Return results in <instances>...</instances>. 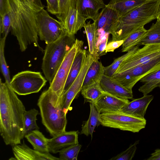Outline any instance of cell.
Returning a JSON list of instances; mask_svg holds the SVG:
<instances>
[{
	"instance_id": "cell-1",
	"label": "cell",
	"mask_w": 160,
	"mask_h": 160,
	"mask_svg": "<svg viewBox=\"0 0 160 160\" xmlns=\"http://www.w3.org/2000/svg\"><path fill=\"white\" fill-rule=\"evenodd\" d=\"M10 17L12 33L16 37L21 52L32 44L42 52L39 45L37 16L44 9L41 0H8Z\"/></svg>"
},
{
	"instance_id": "cell-2",
	"label": "cell",
	"mask_w": 160,
	"mask_h": 160,
	"mask_svg": "<svg viewBox=\"0 0 160 160\" xmlns=\"http://www.w3.org/2000/svg\"><path fill=\"white\" fill-rule=\"evenodd\" d=\"M10 84L0 80V133L6 145L21 144L25 108Z\"/></svg>"
},
{
	"instance_id": "cell-3",
	"label": "cell",
	"mask_w": 160,
	"mask_h": 160,
	"mask_svg": "<svg viewBox=\"0 0 160 160\" xmlns=\"http://www.w3.org/2000/svg\"><path fill=\"white\" fill-rule=\"evenodd\" d=\"M159 0H147L144 3L119 18L109 33L112 41L123 40L130 34L157 19Z\"/></svg>"
},
{
	"instance_id": "cell-4",
	"label": "cell",
	"mask_w": 160,
	"mask_h": 160,
	"mask_svg": "<svg viewBox=\"0 0 160 160\" xmlns=\"http://www.w3.org/2000/svg\"><path fill=\"white\" fill-rule=\"evenodd\" d=\"M37 105L42 123L51 136L66 131L67 120L63 107V95L59 96L49 88L42 92Z\"/></svg>"
},
{
	"instance_id": "cell-5",
	"label": "cell",
	"mask_w": 160,
	"mask_h": 160,
	"mask_svg": "<svg viewBox=\"0 0 160 160\" xmlns=\"http://www.w3.org/2000/svg\"><path fill=\"white\" fill-rule=\"evenodd\" d=\"M75 40L74 35H70L65 32L56 41L47 44L42 59V69L50 84Z\"/></svg>"
},
{
	"instance_id": "cell-6",
	"label": "cell",
	"mask_w": 160,
	"mask_h": 160,
	"mask_svg": "<svg viewBox=\"0 0 160 160\" xmlns=\"http://www.w3.org/2000/svg\"><path fill=\"white\" fill-rule=\"evenodd\" d=\"M100 124L104 127L117 128L133 133L145 128L146 120L121 111L100 113Z\"/></svg>"
},
{
	"instance_id": "cell-7",
	"label": "cell",
	"mask_w": 160,
	"mask_h": 160,
	"mask_svg": "<svg viewBox=\"0 0 160 160\" xmlns=\"http://www.w3.org/2000/svg\"><path fill=\"white\" fill-rule=\"evenodd\" d=\"M47 81L40 72L26 70L14 76L10 84L16 93L20 95H26L38 92Z\"/></svg>"
},
{
	"instance_id": "cell-8",
	"label": "cell",
	"mask_w": 160,
	"mask_h": 160,
	"mask_svg": "<svg viewBox=\"0 0 160 160\" xmlns=\"http://www.w3.org/2000/svg\"><path fill=\"white\" fill-rule=\"evenodd\" d=\"M160 69V56L141 65L135 67L123 73L114 75L112 79L128 89L146 75Z\"/></svg>"
},
{
	"instance_id": "cell-9",
	"label": "cell",
	"mask_w": 160,
	"mask_h": 160,
	"mask_svg": "<svg viewBox=\"0 0 160 160\" xmlns=\"http://www.w3.org/2000/svg\"><path fill=\"white\" fill-rule=\"evenodd\" d=\"M37 28L40 39L46 44L56 41L66 32L62 23L51 17L44 9L38 14Z\"/></svg>"
},
{
	"instance_id": "cell-10",
	"label": "cell",
	"mask_w": 160,
	"mask_h": 160,
	"mask_svg": "<svg viewBox=\"0 0 160 160\" xmlns=\"http://www.w3.org/2000/svg\"><path fill=\"white\" fill-rule=\"evenodd\" d=\"M83 42L78 39L65 55L49 88L58 95H63L64 87L72 63L78 52L83 48Z\"/></svg>"
},
{
	"instance_id": "cell-11",
	"label": "cell",
	"mask_w": 160,
	"mask_h": 160,
	"mask_svg": "<svg viewBox=\"0 0 160 160\" xmlns=\"http://www.w3.org/2000/svg\"><path fill=\"white\" fill-rule=\"evenodd\" d=\"M160 56V44L144 45L125 58L121 63L114 75L123 73Z\"/></svg>"
},
{
	"instance_id": "cell-12",
	"label": "cell",
	"mask_w": 160,
	"mask_h": 160,
	"mask_svg": "<svg viewBox=\"0 0 160 160\" xmlns=\"http://www.w3.org/2000/svg\"><path fill=\"white\" fill-rule=\"evenodd\" d=\"M96 57L88 51L78 76L63 94V109L67 113L71 110V105L73 100L78 95L82 88L87 72L92 63Z\"/></svg>"
},
{
	"instance_id": "cell-13",
	"label": "cell",
	"mask_w": 160,
	"mask_h": 160,
	"mask_svg": "<svg viewBox=\"0 0 160 160\" xmlns=\"http://www.w3.org/2000/svg\"><path fill=\"white\" fill-rule=\"evenodd\" d=\"M129 102L128 99L120 98L104 91L94 105L100 113H102L120 111Z\"/></svg>"
},
{
	"instance_id": "cell-14",
	"label": "cell",
	"mask_w": 160,
	"mask_h": 160,
	"mask_svg": "<svg viewBox=\"0 0 160 160\" xmlns=\"http://www.w3.org/2000/svg\"><path fill=\"white\" fill-rule=\"evenodd\" d=\"M78 131H65L48 139L49 152L55 154L69 146L79 143Z\"/></svg>"
},
{
	"instance_id": "cell-15",
	"label": "cell",
	"mask_w": 160,
	"mask_h": 160,
	"mask_svg": "<svg viewBox=\"0 0 160 160\" xmlns=\"http://www.w3.org/2000/svg\"><path fill=\"white\" fill-rule=\"evenodd\" d=\"M12 150L15 158L18 160H60L49 153H43L32 149L24 143L13 146Z\"/></svg>"
},
{
	"instance_id": "cell-16",
	"label": "cell",
	"mask_w": 160,
	"mask_h": 160,
	"mask_svg": "<svg viewBox=\"0 0 160 160\" xmlns=\"http://www.w3.org/2000/svg\"><path fill=\"white\" fill-rule=\"evenodd\" d=\"M87 20L78 11L76 4L71 5L63 24L66 33L70 35H75L84 27Z\"/></svg>"
},
{
	"instance_id": "cell-17",
	"label": "cell",
	"mask_w": 160,
	"mask_h": 160,
	"mask_svg": "<svg viewBox=\"0 0 160 160\" xmlns=\"http://www.w3.org/2000/svg\"><path fill=\"white\" fill-rule=\"evenodd\" d=\"M106 5L103 0H77L76 8L79 12L87 19L96 21L99 10Z\"/></svg>"
},
{
	"instance_id": "cell-18",
	"label": "cell",
	"mask_w": 160,
	"mask_h": 160,
	"mask_svg": "<svg viewBox=\"0 0 160 160\" xmlns=\"http://www.w3.org/2000/svg\"><path fill=\"white\" fill-rule=\"evenodd\" d=\"M100 84L105 92L120 98L133 99L132 90L112 80L111 77L103 74L100 80Z\"/></svg>"
},
{
	"instance_id": "cell-19",
	"label": "cell",
	"mask_w": 160,
	"mask_h": 160,
	"mask_svg": "<svg viewBox=\"0 0 160 160\" xmlns=\"http://www.w3.org/2000/svg\"><path fill=\"white\" fill-rule=\"evenodd\" d=\"M153 98L152 95H143L141 98L129 102L120 111L137 117L143 118L148 107Z\"/></svg>"
},
{
	"instance_id": "cell-20",
	"label": "cell",
	"mask_w": 160,
	"mask_h": 160,
	"mask_svg": "<svg viewBox=\"0 0 160 160\" xmlns=\"http://www.w3.org/2000/svg\"><path fill=\"white\" fill-rule=\"evenodd\" d=\"M119 18L114 10L106 5L99 13L96 21L97 30H102L109 33Z\"/></svg>"
},
{
	"instance_id": "cell-21",
	"label": "cell",
	"mask_w": 160,
	"mask_h": 160,
	"mask_svg": "<svg viewBox=\"0 0 160 160\" xmlns=\"http://www.w3.org/2000/svg\"><path fill=\"white\" fill-rule=\"evenodd\" d=\"M147 0H111L107 5L114 10L119 17L144 3Z\"/></svg>"
},
{
	"instance_id": "cell-22",
	"label": "cell",
	"mask_w": 160,
	"mask_h": 160,
	"mask_svg": "<svg viewBox=\"0 0 160 160\" xmlns=\"http://www.w3.org/2000/svg\"><path fill=\"white\" fill-rule=\"evenodd\" d=\"M88 51L83 48L77 53L72 63L64 90V93L70 87L79 72Z\"/></svg>"
},
{
	"instance_id": "cell-23",
	"label": "cell",
	"mask_w": 160,
	"mask_h": 160,
	"mask_svg": "<svg viewBox=\"0 0 160 160\" xmlns=\"http://www.w3.org/2000/svg\"><path fill=\"white\" fill-rule=\"evenodd\" d=\"M24 137L31 143L34 150L42 153H49L48 145V139L38 130L30 132Z\"/></svg>"
},
{
	"instance_id": "cell-24",
	"label": "cell",
	"mask_w": 160,
	"mask_h": 160,
	"mask_svg": "<svg viewBox=\"0 0 160 160\" xmlns=\"http://www.w3.org/2000/svg\"><path fill=\"white\" fill-rule=\"evenodd\" d=\"M90 107L89 117L87 121L83 123L80 134L87 136L90 135L92 138L95 128L100 124V113L97 110L93 104L90 103Z\"/></svg>"
},
{
	"instance_id": "cell-25",
	"label": "cell",
	"mask_w": 160,
	"mask_h": 160,
	"mask_svg": "<svg viewBox=\"0 0 160 160\" xmlns=\"http://www.w3.org/2000/svg\"><path fill=\"white\" fill-rule=\"evenodd\" d=\"M104 91L98 80L83 87L81 94L84 98V102L94 104L102 94Z\"/></svg>"
},
{
	"instance_id": "cell-26",
	"label": "cell",
	"mask_w": 160,
	"mask_h": 160,
	"mask_svg": "<svg viewBox=\"0 0 160 160\" xmlns=\"http://www.w3.org/2000/svg\"><path fill=\"white\" fill-rule=\"evenodd\" d=\"M87 36L89 53L98 59L97 50L98 35L96 21L92 23L90 21L86 23L83 27Z\"/></svg>"
},
{
	"instance_id": "cell-27",
	"label": "cell",
	"mask_w": 160,
	"mask_h": 160,
	"mask_svg": "<svg viewBox=\"0 0 160 160\" xmlns=\"http://www.w3.org/2000/svg\"><path fill=\"white\" fill-rule=\"evenodd\" d=\"M98 59L95 58L90 66L86 75L82 87L100 80L104 74V67Z\"/></svg>"
},
{
	"instance_id": "cell-28",
	"label": "cell",
	"mask_w": 160,
	"mask_h": 160,
	"mask_svg": "<svg viewBox=\"0 0 160 160\" xmlns=\"http://www.w3.org/2000/svg\"><path fill=\"white\" fill-rule=\"evenodd\" d=\"M140 81L144 84L139 87L138 91L143 95L148 94L158 87L160 83V69L146 75Z\"/></svg>"
},
{
	"instance_id": "cell-29",
	"label": "cell",
	"mask_w": 160,
	"mask_h": 160,
	"mask_svg": "<svg viewBox=\"0 0 160 160\" xmlns=\"http://www.w3.org/2000/svg\"><path fill=\"white\" fill-rule=\"evenodd\" d=\"M160 44V21L153 23L137 45Z\"/></svg>"
},
{
	"instance_id": "cell-30",
	"label": "cell",
	"mask_w": 160,
	"mask_h": 160,
	"mask_svg": "<svg viewBox=\"0 0 160 160\" xmlns=\"http://www.w3.org/2000/svg\"><path fill=\"white\" fill-rule=\"evenodd\" d=\"M147 30L144 27H141L128 36L122 45V52H127L135 46L145 34Z\"/></svg>"
},
{
	"instance_id": "cell-31",
	"label": "cell",
	"mask_w": 160,
	"mask_h": 160,
	"mask_svg": "<svg viewBox=\"0 0 160 160\" xmlns=\"http://www.w3.org/2000/svg\"><path fill=\"white\" fill-rule=\"evenodd\" d=\"M39 114L38 111L35 108L26 111L24 116V135L39 128L36 123L37 116Z\"/></svg>"
},
{
	"instance_id": "cell-32",
	"label": "cell",
	"mask_w": 160,
	"mask_h": 160,
	"mask_svg": "<svg viewBox=\"0 0 160 160\" xmlns=\"http://www.w3.org/2000/svg\"><path fill=\"white\" fill-rule=\"evenodd\" d=\"M139 48V46H135L128 51L126 54L115 59L110 65L104 67V74L109 77H112L121 62L125 58L135 52Z\"/></svg>"
},
{
	"instance_id": "cell-33",
	"label": "cell",
	"mask_w": 160,
	"mask_h": 160,
	"mask_svg": "<svg viewBox=\"0 0 160 160\" xmlns=\"http://www.w3.org/2000/svg\"><path fill=\"white\" fill-rule=\"evenodd\" d=\"M82 145L79 143L64 148L59 152L61 160H77Z\"/></svg>"
},
{
	"instance_id": "cell-34",
	"label": "cell",
	"mask_w": 160,
	"mask_h": 160,
	"mask_svg": "<svg viewBox=\"0 0 160 160\" xmlns=\"http://www.w3.org/2000/svg\"><path fill=\"white\" fill-rule=\"evenodd\" d=\"M6 37L1 38L0 41V62L2 72L5 79V82L10 84L11 81L10 72L6 63L4 54L5 40Z\"/></svg>"
},
{
	"instance_id": "cell-35",
	"label": "cell",
	"mask_w": 160,
	"mask_h": 160,
	"mask_svg": "<svg viewBox=\"0 0 160 160\" xmlns=\"http://www.w3.org/2000/svg\"><path fill=\"white\" fill-rule=\"evenodd\" d=\"M139 140L136 141L126 150L110 159L111 160H131L134 156L137 149V145Z\"/></svg>"
},
{
	"instance_id": "cell-36",
	"label": "cell",
	"mask_w": 160,
	"mask_h": 160,
	"mask_svg": "<svg viewBox=\"0 0 160 160\" xmlns=\"http://www.w3.org/2000/svg\"><path fill=\"white\" fill-rule=\"evenodd\" d=\"M12 29L11 21L8 12L5 13L0 18V33L2 37H6Z\"/></svg>"
},
{
	"instance_id": "cell-37",
	"label": "cell",
	"mask_w": 160,
	"mask_h": 160,
	"mask_svg": "<svg viewBox=\"0 0 160 160\" xmlns=\"http://www.w3.org/2000/svg\"><path fill=\"white\" fill-rule=\"evenodd\" d=\"M76 1L77 0H59V12L56 16L62 24L67 15L70 5Z\"/></svg>"
},
{
	"instance_id": "cell-38",
	"label": "cell",
	"mask_w": 160,
	"mask_h": 160,
	"mask_svg": "<svg viewBox=\"0 0 160 160\" xmlns=\"http://www.w3.org/2000/svg\"><path fill=\"white\" fill-rule=\"evenodd\" d=\"M109 33H106L102 37L98 38L97 44V50L98 57L105 54V50L108 44Z\"/></svg>"
},
{
	"instance_id": "cell-39",
	"label": "cell",
	"mask_w": 160,
	"mask_h": 160,
	"mask_svg": "<svg viewBox=\"0 0 160 160\" xmlns=\"http://www.w3.org/2000/svg\"><path fill=\"white\" fill-rule=\"evenodd\" d=\"M47 3V10L50 13L57 15L59 12L58 0H46Z\"/></svg>"
},
{
	"instance_id": "cell-40",
	"label": "cell",
	"mask_w": 160,
	"mask_h": 160,
	"mask_svg": "<svg viewBox=\"0 0 160 160\" xmlns=\"http://www.w3.org/2000/svg\"><path fill=\"white\" fill-rule=\"evenodd\" d=\"M123 42V40L111 41L107 44L105 51V53L114 52L116 49L122 45Z\"/></svg>"
},
{
	"instance_id": "cell-41",
	"label": "cell",
	"mask_w": 160,
	"mask_h": 160,
	"mask_svg": "<svg viewBox=\"0 0 160 160\" xmlns=\"http://www.w3.org/2000/svg\"><path fill=\"white\" fill-rule=\"evenodd\" d=\"M8 0H0V17L8 12Z\"/></svg>"
},
{
	"instance_id": "cell-42",
	"label": "cell",
	"mask_w": 160,
	"mask_h": 160,
	"mask_svg": "<svg viewBox=\"0 0 160 160\" xmlns=\"http://www.w3.org/2000/svg\"><path fill=\"white\" fill-rule=\"evenodd\" d=\"M147 160H160V149H157L151 154Z\"/></svg>"
},
{
	"instance_id": "cell-43",
	"label": "cell",
	"mask_w": 160,
	"mask_h": 160,
	"mask_svg": "<svg viewBox=\"0 0 160 160\" xmlns=\"http://www.w3.org/2000/svg\"><path fill=\"white\" fill-rule=\"evenodd\" d=\"M157 21H160V0H159L157 10Z\"/></svg>"
},
{
	"instance_id": "cell-44",
	"label": "cell",
	"mask_w": 160,
	"mask_h": 160,
	"mask_svg": "<svg viewBox=\"0 0 160 160\" xmlns=\"http://www.w3.org/2000/svg\"><path fill=\"white\" fill-rule=\"evenodd\" d=\"M158 87H159L160 89V83H159L158 86Z\"/></svg>"
},
{
	"instance_id": "cell-45",
	"label": "cell",
	"mask_w": 160,
	"mask_h": 160,
	"mask_svg": "<svg viewBox=\"0 0 160 160\" xmlns=\"http://www.w3.org/2000/svg\"></svg>"
}]
</instances>
